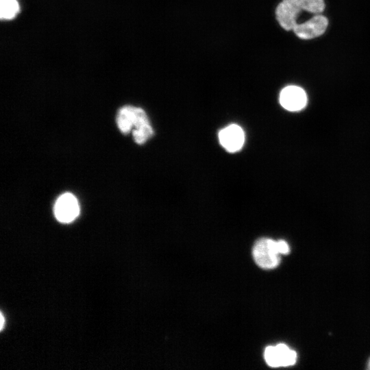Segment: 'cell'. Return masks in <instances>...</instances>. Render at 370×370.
Wrapping results in <instances>:
<instances>
[{
  "label": "cell",
  "instance_id": "cell-6",
  "mask_svg": "<svg viewBox=\"0 0 370 370\" xmlns=\"http://www.w3.org/2000/svg\"><path fill=\"white\" fill-rule=\"evenodd\" d=\"M280 103L288 111H299L306 106L307 95L301 87L288 86L280 94Z\"/></svg>",
  "mask_w": 370,
  "mask_h": 370
},
{
  "label": "cell",
  "instance_id": "cell-9",
  "mask_svg": "<svg viewBox=\"0 0 370 370\" xmlns=\"http://www.w3.org/2000/svg\"><path fill=\"white\" fill-rule=\"evenodd\" d=\"M19 11L17 0H0V16L1 19L10 20L16 16Z\"/></svg>",
  "mask_w": 370,
  "mask_h": 370
},
{
  "label": "cell",
  "instance_id": "cell-13",
  "mask_svg": "<svg viewBox=\"0 0 370 370\" xmlns=\"http://www.w3.org/2000/svg\"><path fill=\"white\" fill-rule=\"evenodd\" d=\"M1 325L0 326L1 330H2L4 325V317L2 313H1V325Z\"/></svg>",
  "mask_w": 370,
  "mask_h": 370
},
{
  "label": "cell",
  "instance_id": "cell-11",
  "mask_svg": "<svg viewBox=\"0 0 370 370\" xmlns=\"http://www.w3.org/2000/svg\"><path fill=\"white\" fill-rule=\"evenodd\" d=\"M153 134V131L149 123L133 130L134 140L138 144L144 143Z\"/></svg>",
  "mask_w": 370,
  "mask_h": 370
},
{
  "label": "cell",
  "instance_id": "cell-3",
  "mask_svg": "<svg viewBox=\"0 0 370 370\" xmlns=\"http://www.w3.org/2000/svg\"><path fill=\"white\" fill-rule=\"evenodd\" d=\"M79 212V207L76 197L71 193L61 195L56 201L54 214L61 223H70L75 220Z\"/></svg>",
  "mask_w": 370,
  "mask_h": 370
},
{
  "label": "cell",
  "instance_id": "cell-8",
  "mask_svg": "<svg viewBox=\"0 0 370 370\" xmlns=\"http://www.w3.org/2000/svg\"><path fill=\"white\" fill-rule=\"evenodd\" d=\"M135 107L125 106L122 107L117 115L116 122L119 130L124 134L130 132L134 127Z\"/></svg>",
  "mask_w": 370,
  "mask_h": 370
},
{
  "label": "cell",
  "instance_id": "cell-5",
  "mask_svg": "<svg viewBox=\"0 0 370 370\" xmlns=\"http://www.w3.org/2000/svg\"><path fill=\"white\" fill-rule=\"evenodd\" d=\"M328 25V21L325 16L315 14L309 20L297 23L293 31L301 39H312L322 35L325 32Z\"/></svg>",
  "mask_w": 370,
  "mask_h": 370
},
{
  "label": "cell",
  "instance_id": "cell-2",
  "mask_svg": "<svg viewBox=\"0 0 370 370\" xmlns=\"http://www.w3.org/2000/svg\"><path fill=\"white\" fill-rule=\"evenodd\" d=\"M302 11L297 0H282L276 7L275 17L284 29L293 30L297 24V17Z\"/></svg>",
  "mask_w": 370,
  "mask_h": 370
},
{
  "label": "cell",
  "instance_id": "cell-10",
  "mask_svg": "<svg viewBox=\"0 0 370 370\" xmlns=\"http://www.w3.org/2000/svg\"><path fill=\"white\" fill-rule=\"evenodd\" d=\"M297 2L303 11L319 14L325 8L323 0H297Z\"/></svg>",
  "mask_w": 370,
  "mask_h": 370
},
{
  "label": "cell",
  "instance_id": "cell-14",
  "mask_svg": "<svg viewBox=\"0 0 370 370\" xmlns=\"http://www.w3.org/2000/svg\"><path fill=\"white\" fill-rule=\"evenodd\" d=\"M369 368L370 369V361L369 362Z\"/></svg>",
  "mask_w": 370,
  "mask_h": 370
},
{
  "label": "cell",
  "instance_id": "cell-4",
  "mask_svg": "<svg viewBox=\"0 0 370 370\" xmlns=\"http://www.w3.org/2000/svg\"><path fill=\"white\" fill-rule=\"evenodd\" d=\"M267 363L273 367L293 365L297 360V354L283 343L275 346H269L264 351Z\"/></svg>",
  "mask_w": 370,
  "mask_h": 370
},
{
  "label": "cell",
  "instance_id": "cell-7",
  "mask_svg": "<svg viewBox=\"0 0 370 370\" xmlns=\"http://www.w3.org/2000/svg\"><path fill=\"white\" fill-rule=\"evenodd\" d=\"M221 145L230 152L240 150L245 142V134L242 128L235 124L230 125L219 133Z\"/></svg>",
  "mask_w": 370,
  "mask_h": 370
},
{
  "label": "cell",
  "instance_id": "cell-12",
  "mask_svg": "<svg viewBox=\"0 0 370 370\" xmlns=\"http://www.w3.org/2000/svg\"><path fill=\"white\" fill-rule=\"evenodd\" d=\"M278 249L280 254H287L290 251L288 243L283 240L277 241Z\"/></svg>",
  "mask_w": 370,
  "mask_h": 370
},
{
  "label": "cell",
  "instance_id": "cell-1",
  "mask_svg": "<svg viewBox=\"0 0 370 370\" xmlns=\"http://www.w3.org/2000/svg\"><path fill=\"white\" fill-rule=\"evenodd\" d=\"M280 252L277 241L270 238H260L253 248V256L258 266L270 269L276 267L280 262Z\"/></svg>",
  "mask_w": 370,
  "mask_h": 370
}]
</instances>
